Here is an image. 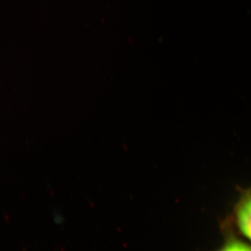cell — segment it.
<instances>
[{
	"mask_svg": "<svg viewBox=\"0 0 251 251\" xmlns=\"http://www.w3.org/2000/svg\"><path fill=\"white\" fill-rule=\"evenodd\" d=\"M236 222L240 232L251 242V190L245 193L237 203Z\"/></svg>",
	"mask_w": 251,
	"mask_h": 251,
	"instance_id": "cell-1",
	"label": "cell"
},
{
	"mask_svg": "<svg viewBox=\"0 0 251 251\" xmlns=\"http://www.w3.org/2000/svg\"><path fill=\"white\" fill-rule=\"evenodd\" d=\"M217 251H251V245L237 239H231L225 242Z\"/></svg>",
	"mask_w": 251,
	"mask_h": 251,
	"instance_id": "cell-2",
	"label": "cell"
}]
</instances>
